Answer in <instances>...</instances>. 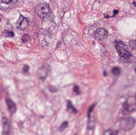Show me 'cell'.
I'll return each mask as SVG.
<instances>
[{
    "mask_svg": "<svg viewBox=\"0 0 136 135\" xmlns=\"http://www.w3.org/2000/svg\"><path fill=\"white\" fill-rule=\"evenodd\" d=\"M115 46L121 57L125 59H128L132 56L131 54L127 50L128 49V47L122 41H116Z\"/></svg>",
    "mask_w": 136,
    "mask_h": 135,
    "instance_id": "obj_1",
    "label": "cell"
},
{
    "mask_svg": "<svg viewBox=\"0 0 136 135\" xmlns=\"http://www.w3.org/2000/svg\"><path fill=\"white\" fill-rule=\"evenodd\" d=\"M136 123V120L133 117H126L121 120L119 123V127L122 130L128 132L134 128Z\"/></svg>",
    "mask_w": 136,
    "mask_h": 135,
    "instance_id": "obj_2",
    "label": "cell"
},
{
    "mask_svg": "<svg viewBox=\"0 0 136 135\" xmlns=\"http://www.w3.org/2000/svg\"><path fill=\"white\" fill-rule=\"evenodd\" d=\"M35 10L39 17L43 19L49 13V5L45 2L39 3L36 6Z\"/></svg>",
    "mask_w": 136,
    "mask_h": 135,
    "instance_id": "obj_3",
    "label": "cell"
},
{
    "mask_svg": "<svg viewBox=\"0 0 136 135\" xmlns=\"http://www.w3.org/2000/svg\"><path fill=\"white\" fill-rule=\"evenodd\" d=\"M136 111V103L135 100L131 99L127 100L122 106V111L125 114H130Z\"/></svg>",
    "mask_w": 136,
    "mask_h": 135,
    "instance_id": "obj_4",
    "label": "cell"
},
{
    "mask_svg": "<svg viewBox=\"0 0 136 135\" xmlns=\"http://www.w3.org/2000/svg\"><path fill=\"white\" fill-rule=\"evenodd\" d=\"M108 31L103 28H100L95 31L94 34V37L95 39L101 41L108 37Z\"/></svg>",
    "mask_w": 136,
    "mask_h": 135,
    "instance_id": "obj_5",
    "label": "cell"
},
{
    "mask_svg": "<svg viewBox=\"0 0 136 135\" xmlns=\"http://www.w3.org/2000/svg\"><path fill=\"white\" fill-rule=\"evenodd\" d=\"M16 27L17 28L21 30H24L27 28L28 22L26 18L21 15L16 21Z\"/></svg>",
    "mask_w": 136,
    "mask_h": 135,
    "instance_id": "obj_6",
    "label": "cell"
},
{
    "mask_svg": "<svg viewBox=\"0 0 136 135\" xmlns=\"http://www.w3.org/2000/svg\"><path fill=\"white\" fill-rule=\"evenodd\" d=\"M3 123V132L4 135H9L10 132V125L8 121L6 118H3L2 119Z\"/></svg>",
    "mask_w": 136,
    "mask_h": 135,
    "instance_id": "obj_7",
    "label": "cell"
},
{
    "mask_svg": "<svg viewBox=\"0 0 136 135\" xmlns=\"http://www.w3.org/2000/svg\"><path fill=\"white\" fill-rule=\"evenodd\" d=\"M6 102L10 113L12 114H14L16 111V107L15 103L10 99H7Z\"/></svg>",
    "mask_w": 136,
    "mask_h": 135,
    "instance_id": "obj_8",
    "label": "cell"
},
{
    "mask_svg": "<svg viewBox=\"0 0 136 135\" xmlns=\"http://www.w3.org/2000/svg\"><path fill=\"white\" fill-rule=\"evenodd\" d=\"M119 131L118 130L109 129L105 131L103 135H118Z\"/></svg>",
    "mask_w": 136,
    "mask_h": 135,
    "instance_id": "obj_9",
    "label": "cell"
},
{
    "mask_svg": "<svg viewBox=\"0 0 136 135\" xmlns=\"http://www.w3.org/2000/svg\"><path fill=\"white\" fill-rule=\"evenodd\" d=\"M67 109L68 110H71L74 113H77L78 112L77 110L73 106L72 102L70 101H68L67 104Z\"/></svg>",
    "mask_w": 136,
    "mask_h": 135,
    "instance_id": "obj_10",
    "label": "cell"
},
{
    "mask_svg": "<svg viewBox=\"0 0 136 135\" xmlns=\"http://www.w3.org/2000/svg\"><path fill=\"white\" fill-rule=\"evenodd\" d=\"M112 73L114 75L117 76L120 74V70L118 67H115L113 68L112 69Z\"/></svg>",
    "mask_w": 136,
    "mask_h": 135,
    "instance_id": "obj_11",
    "label": "cell"
},
{
    "mask_svg": "<svg viewBox=\"0 0 136 135\" xmlns=\"http://www.w3.org/2000/svg\"><path fill=\"white\" fill-rule=\"evenodd\" d=\"M3 34L4 36L8 37H13L14 35L13 32L10 31H4L3 32Z\"/></svg>",
    "mask_w": 136,
    "mask_h": 135,
    "instance_id": "obj_12",
    "label": "cell"
},
{
    "mask_svg": "<svg viewBox=\"0 0 136 135\" xmlns=\"http://www.w3.org/2000/svg\"><path fill=\"white\" fill-rule=\"evenodd\" d=\"M129 44L132 50H136V40H132L130 41Z\"/></svg>",
    "mask_w": 136,
    "mask_h": 135,
    "instance_id": "obj_13",
    "label": "cell"
},
{
    "mask_svg": "<svg viewBox=\"0 0 136 135\" xmlns=\"http://www.w3.org/2000/svg\"><path fill=\"white\" fill-rule=\"evenodd\" d=\"M68 123L67 122H64L62 123L60 127H59V129L60 131H63L68 126Z\"/></svg>",
    "mask_w": 136,
    "mask_h": 135,
    "instance_id": "obj_14",
    "label": "cell"
},
{
    "mask_svg": "<svg viewBox=\"0 0 136 135\" xmlns=\"http://www.w3.org/2000/svg\"><path fill=\"white\" fill-rule=\"evenodd\" d=\"M29 36L27 34H25L22 37V41L24 43H26L29 41Z\"/></svg>",
    "mask_w": 136,
    "mask_h": 135,
    "instance_id": "obj_15",
    "label": "cell"
},
{
    "mask_svg": "<svg viewBox=\"0 0 136 135\" xmlns=\"http://www.w3.org/2000/svg\"><path fill=\"white\" fill-rule=\"evenodd\" d=\"M49 89L51 92L54 93L57 91V88L53 86H49Z\"/></svg>",
    "mask_w": 136,
    "mask_h": 135,
    "instance_id": "obj_16",
    "label": "cell"
},
{
    "mask_svg": "<svg viewBox=\"0 0 136 135\" xmlns=\"http://www.w3.org/2000/svg\"><path fill=\"white\" fill-rule=\"evenodd\" d=\"M73 90L77 94H80V91L79 88L78 86H75L73 88Z\"/></svg>",
    "mask_w": 136,
    "mask_h": 135,
    "instance_id": "obj_17",
    "label": "cell"
},
{
    "mask_svg": "<svg viewBox=\"0 0 136 135\" xmlns=\"http://www.w3.org/2000/svg\"><path fill=\"white\" fill-rule=\"evenodd\" d=\"M29 69H30V68L28 65H24L23 68V72H24V73H26L27 72H28L29 70Z\"/></svg>",
    "mask_w": 136,
    "mask_h": 135,
    "instance_id": "obj_18",
    "label": "cell"
},
{
    "mask_svg": "<svg viewBox=\"0 0 136 135\" xmlns=\"http://www.w3.org/2000/svg\"><path fill=\"white\" fill-rule=\"evenodd\" d=\"M0 2L4 3H9L13 2V1L11 0H0Z\"/></svg>",
    "mask_w": 136,
    "mask_h": 135,
    "instance_id": "obj_19",
    "label": "cell"
},
{
    "mask_svg": "<svg viewBox=\"0 0 136 135\" xmlns=\"http://www.w3.org/2000/svg\"><path fill=\"white\" fill-rule=\"evenodd\" d=\"M118 10H115L113 11V14H114V15H113V16H115V15L116 14H118Z\"/></svg>",
    "mask_w": 136,
    "mask_h": 135,
    "instance_id": "obj_20",
    "label": "cell"
},
{
    "mask_svg": "<svg viewBox=\"0 0 136 135\" xmlns=\"http://www.w3.org/2000/svg\"><path fill=\"white\" fill-rule=\"evenodd\" d=\"M107 73L106 71H105L104 72V73H103V75H104V76L106 77V76H107Z\"/></svg>",
    "mask_w": 136,
    "mask_h": 135,
    "instance_id": "obj_21",
    "label": "cell"
},
{
    "mask_svg": "<svg viewBox=\"0 0 136 135\" xmlns=\"http://www.w3.org/2000/svg\"><path fill=\"white\" fill-rule=\"evenodd\" d=\"M133 5H134V6H135V7H136V2H133Z\"/></svg>",
    "mask_w": 136,
    "mask_h": 135,
    "instance_id": "obj_22",
    "label": "cell"
},
{
    "mask_svg": "<svg viewBox=\"0 0 136 135\" xmlns=\"http://www.w3.org/2000/svg\"><path fill=\"white\" fill-rule=\"evenodd\" d=\"M135 71H136V69H135Z\"/></svg>",
    "mask_w": 136,
    "mask_h": 135,
    "instance_id": "obj_23",
    "label": "cell"
},
{
    "mask_svg": "<svg viewBox=\"0 0 136 135\" xmlns=\"http://www.w3.org/2000/svg\"></svg>",
    "mask_w": 136,
    "mask_h": 135,
    "instance_id": "obj_24",
    "label": "cell"
}]
</instances>
